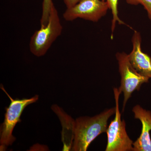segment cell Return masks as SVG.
<instances>
[{
    "label": "cell",
    "instance_id": "6da1fadb",
    "mask_svg": "<svg viewBox=\"0 0 151 151\" xmlns=\"http://www.w3.org/2000/svg\"><path fill=\"white\" fill-rule=\"evenodd\" d=\"M115 113V107L105 109L93 117L80 116L76 119L71 150L87 151L90 144L98 136L106 133L108 120Z\"/></svg>",
    "mask_w": 151,
    "mask_h": 151
},
{
    "label": "cell",
    "instance_id": "7a4b0ae2",
    "mask_svg": "<svg viewBox=\"0 0 151 151\" xmlns=\"http://www.w3.org/2000/svg\"><path fill=\"white\" fill-rule=\"evenodd\" d=\"M1 89L6 94L10 100L9 107H6L4 120L0 128V150L6 151L9 146L12 145L16 138L13 135L14 128L17 123H20L21 116L29 105L38 100L39 96L35 95L30 98L14 99L11 97L1 84Z\"/></svg>",
    "mask_w": 151,
    "mask_h": 151
},
{
    "label": "cell",
    "instance_id": "3957f363",
    "mask_svg": "<svg viewBox=\"0 0 151 151\" xmlns=\"http://www.w3.org/2000/svg\"><path fill=\"white\" fill-rule=\"evenodd\" d=\"M63 27L57 10L54 5L52 7L48 22L41 27L33 35L29 42L31 52L37 57L46 54L52 44L62 33Z\"/></svg>",
    "mask_w": 151,
    "mask_h": 151
},
{
    "label": "cell",
    "instance_id": "277c9868",
    "mask_svg": "<svg viewBox=\"0 0 151 151\" xmlns=\"http://www.w3.org/2000/svg\"><path fill=\"white\" fill-rule=\"evenodd\" d=\"M113 92L116 113L115 118L108 126L106 131L108 142L105 151H134V142L127 134L126 122L125 120H122L119 110V98L122 92L117 88H113Z\"/></svg>",
    "mask_w": 151,
    "mask_h": 151
},
{
    "label": "cell",
    "instance_id": "5b68a950",
    "mask_svg": "<svg viewBox=\"0 0 151 151\" xmlns=\"http://www.w3.org/2000/svg\"><path fill=\"white\" fill-rule=\"evenodd\" d=\"M116 58L119 64V72L121 76V85L119 89L124 94L122 112H124L127 101L136 90L139 91L142 84L148 82V77L138 73L132 66L128 54L125 52L116 53Z\"/></svg>",
    "mask_w": 151,
    "mask_h": 151
},
{
    "label": "cell",
    "instance_id": "8992f818",
    "mask_svg": "<svg viewBox=\"0 0 151 151\" xmlns=\"http://www.w3.org/2000/svg\"><path fill=\"white\" fill-rule=\"evenodd\" d=\"M109 9L108 3L103 0H81L72 7L66 9L63 17L67 21L80 18L97 22L105 16Z\"/></svg>",
    "mask_w": 151,
    "mask_h": 151
},
{
    "label": "cell",
    "instance_id": "52a82bcc",
    "mask_svg": "<svg viewBox=\"0 0 151 151\" xmlns=\"http://www.w3.org/2000/svg\"><path fill=\"white\" fill-rule=\"evenodd\" d=\"M133 48L128 55L130 63L135 70L143 76L151 78V58L141 48L142 37L139 32L134 31L132 38Z\"/></svg>",
    "mask_w": 151,
    "mask_h": 151
},
{
    "label": "cell",
    "instance_id": "ba28073f",
    "mask_svg": "<svg viewBox=\"0 0 151 151\" xmlns=\"http://www.w3.org/2000/svg\"><path fill=\"white\" fill-rule=\"evenodd\" d=\"M132 111L135 119H139L142 124V130L139 137L133 142L134 151H151V112L137 105Z\"/></svg>",
    "mask_w": 151,
    "mask_h": 151
},
{
    "label": "cell",
    "instance_id": "9c48e42d",
    "mask_svg": "<svg viewBox=\"0 0 151 151\" xmlns=\"http://www.w3.org/2000/svg\"><path fill=\"white\" fill-rule=\"evenodd\" d=\"M108 3L109 6V9H111L113 15V19L112 21V25H111V31H112V35H111V38L113 37V32L116 28V23L118 22L120 24H126L120 19L118 15V4L119 0H103Z\"/></svg>",
    "mask_w": 151,
    "mask_h": 151
},
{
    "label": "cell",
    "instance_id": "30bf717a",
    "mask_svg": "<svg viewBox=\"0 0 151 151\" xmlns=\"http://www.w3.org/2000/svg\"><path fill=\"white\" fill-rule=\"evenodd\" d=\"M52 0H43L42 3V14L40 20L41 26H44L48 22L49 17L52 6Z\"/></svg>",
    "mask_w": 151,
    "mask_h": 151
},
{
    "label": "cell",
    "instance_id": "8fae6325",
    "mask_svg": "<svg viewBox=\"0 0 151 151\" xmlns=\"http://www.w3.org/2000/svg\"><path fill=\"white\" fill-rule=\"evenodd\" d=\"M126 1L131 5H142L147 11L149 18L151 21V0H126Z\"/></svg>",
    "mask_w": 151,
    "mask_h": 151
},
{
    "label": "cell",
    "instance_id": "7c38bea8",
    "mask_svg": "<svg viewBox=\"0 0 151 151\" xmlns=\"http://www.w3.org/2000/svg\"><path fill=\"white\" fill-rule=\"evenodd\" d=\"M81 0H63L67 9L70 8L78 4Z\"/></svg>",
    "mask_w": 151,
    "mask_h": 151
}]
</instances>
